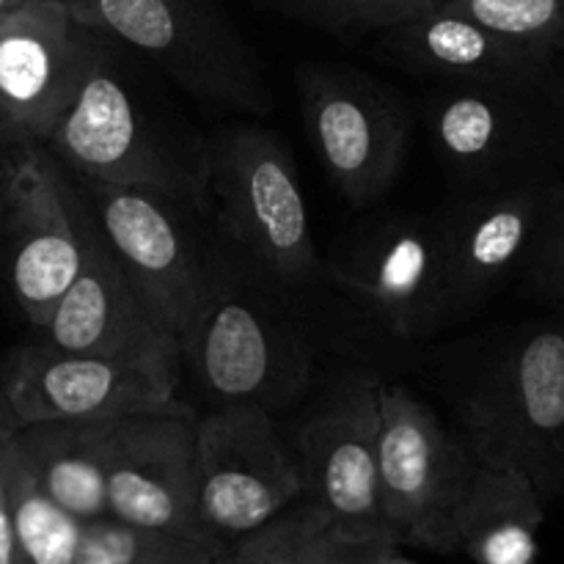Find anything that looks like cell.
I'll return each mask as SVG.
<instances>
[{
  "instance_id": "1",
  "label": "cell",
  "mask_w": 564,
  "mask_h": 564,
  "mask_svg": "<svg viewBox=\"0 0 564 564\" xmlns=\"http://www.w3.org/2000/svg\"><path fill=\"white\" fill-rule=\"evenodd\" d=\"M446 364L452 430L488 468L518 471L545 505L564 496V323H521Z\"/></svg>"
},
{
  "instance_id": "2",
  "label": "cell",
  "mask_w": 564,
  "mask_h": 564,
  "mask_svg": "<svg viewBox=\"0 0 564 564\" xmlns=\"http://www.w3.org/2000/svg\"><path fill=\"white\" fill-rule=\"evenodd\" d=\"M292 297L226 248L207 303L180 336L182 372L209 408L259 405L284 416L308 394L317 347Z\"/></svg>"
},
{
  "instance_id": "3",
  "label": "cell",
  "mask_w": 564,
  "mask_h": 564,
  "mask_svg": "<svg viewBox=\"0 0 564 564\" xmlns=\"http://www.w3.org/2000/svg\"><path fill=\"white\" fill-rule=\"evenodd\" d=\"M198 207L229 251L290 295L328 286L295 158L279 132L237 121L204 147Z\"/></svg>"
},
{
  "instance_id": "4",
  "label": "cell",
  "mask_w": 564,
  "mask_h": 564,
  "mask_svg": "<svg viewBox=\"0 0 564 564\" xmlns=\"http://www.w3.org/2000/svg\"><path fill=\"white\" fill-rule=\"evenodd\" d=\"M124 53V44L105 33L80 91L44 149L75 180L154 187L198 204L207 141L171 127Z\"/></svg>"
},
{
  "instance_id": "5",
  "label": "cell",
  "mask_w": 564,
  "mask_h": 564,
  "mask_svg": "<svg viewBox=\"0 0 564 564\" xmlns=\"http://www.w3.org/2000/svg\"><path fill=\"white\" fill-rule=\"evenodd\" d=\"M83 22L124 44L209 108L268 116L264 66L218 0H66Z\"/></svg>"
},
{
  "instance_id": "6",
  "label": "cell",
  "mask_w": 564,
  "mask_h": 564,
  "mask_svg": "<svg viewBox=\"0 0 564 564\" xmlns=\"http://www.w3.org/2000/svg\"><path fill=\"white\" fill-rule=\"evenodd\" d=\"M88 207L72 176L39 143L0 158V279L31 330L42 328L77 279Z\"/></svg>"
},
{
  "instance_id": "7",
  "label": "cell",
  "mask_w": 564,
  "mask_h": 564,
  "mask_svg": "<svg viewBox=\"0 0 564 564\" xmlns=\"http://www.w3.org/2000/svg\"><path fill=\"white\" fill-rule=\"evenodd\" d=\"M482 463L433 405L400 383L380 391V510L400 549L455 554V521Z\"/></svg>"
},
{
  "instance_id": "8",
  "label": "cell",
  "mask_w": 564,
  "mask_h": 564,
  "mask_svg": "<svg viewBox=\"0 0 564 564\" xmlns=\"http://www.w3.org/2000/svg\"><path fill=\"white\" fill-rule=\"evenodd\" d=\"M99 231L154 317L180 339L207 303L224 253H209L193 226L191 198L154 187L75 180Z\"/></svg>"
},
{
  "instance_id": "9",
  "label": "cell",
  "mask_w": 564,
  "mask_h": 564,
  "mask_svg": "<svg viewBox=\"0 0 564 564\" xmlns=\"http://www.w3.org/2000/svg\"><path fill=\"white\" fill-rule=\"evenodd\" d=\"M295 88L308 141L341 198L367 209L389 196L411 152V102L352 66L306 64Z\"/></svg>"
},
{
  "instance_id": "10",
  "label": "cell",
  "mask_w": 564,
  "mask_h": 564,
  "mask_svg": "<svg viewBox=\"0 0 564 564\" xmlns=\"http://www.w3.org/2000/svg\"><path fill=\"white\" fill-rule=\"evenodd\" d=\"M325 264L330 290L386 339L416 345L452 325L435 215L367 220Z\"/></svg>"
},
{
  "instance_id": "11",
  "label": "cell",
  "mask_w": 564,
  "mask_h": 564,
  "mask_svg": "<svg viewBox=\"0 0 564 564\" xmlns=\"http://www.w3.org/2000/svg\"><path fill=\"white\" fill-rule=\"evenodd\" d=\"M182 350L86 356L25 341L0 364V391L17 427L113 422L180 400Z\"/></svg>"
},
{
  "instance_id": "12",
  "label": "cell",
  "mask_w": 564,
  "mask_h": 564,
  "mask_svg": "<svg viewBox=\"0 0 564 564\" xmlns=\"http://www.w3.org/2000/svg\"><path fill=\"white\" fill-rule=\"evenodd\" d=\"M424 119L460 191L556 174L564 160V130L540 91L438 86Z\"/></svg>"
},
{
  "instance_id": "13",
  "label": "cell",
  "mask_w": 564,
  "mask_h": 564,
  "mask_svg": "<svg viewBox=\"0 0 564 564\" xmlns=\"http://www.w3.org/2000/svg\"><path fill=\"white\" fill-rule=\"evenodd\" d=\"M301 499V466L281 416L259 405L198 413V501L220 549Z\"/></svg>"
},
{
  "instance_id": "14",
  "label": "cell",
  "mask_w": 564,
  "mask_h": 564,
  "mask_svg": "<svg viewBox=\"0 0 564 564\" xmlns=\"http://www.w3.org/2000/svg\"><path fill=\"white\" fill-rule=\"evenodd\" d=\"M102 42L66 0H28L0 20V147L47 143Z\"/></svg>"
},
{
  "instance_id": "15",
  "label": "cell",
  "mask_w": 564,
  "mask_h": 564,
  "mask_svg": "<svg viewBox=\"0 0 564 564\" xmlns=\"http://www.w3.org/2000/svg\"><path fill=\"white\" fill-rule=\"evenodd\" d=\"M380 391L383 380L372 369L341 375L290 433L303 499L328 510L345 532H386L380 510Z\"/></svg>"
},
{
  "instance_id": "16",
  "label": "cell",
  "mask_w": 564,
  "mask_h": 564,
  "mask_svg": "<svg viewBox=\"0 0 564 564\" xmlns=\"http://www.w3.org/2000/svg\"><path fill=\"white\" fill-rule=\"evenodd\" d=\"M564 176L538 174L463 191L435 215L449 323H463L523 273Z\"/></svg>"
},
{
  "instance_id": "17",
  "label": "cell",
  "mask_w": 564,
  "mask_h": 564,
  "mask_svg": "<svg viewBox=\"0 0 564 564\" xmlns=\"http://www.w3.org/2000/svg\"><path fill=\"white\" fill-rule=\"evenodd\" d=\"M110 516L220 551L198 501V411L174 400L116 419L108 466Z\"/></svg>"
},
{
  "instance_id": "18",
  "label": "cell",
  "mask_w": 564,
  "mask_h": 564,
  "mask_svg": "<svg viewBox=\"0 0 564 564\" xmlns=\"http://www.w3.org/2000/svg\"><path fill=\"white\" fill-rule=\"evenodd\" d=\"M378 50L435 86L540 91L560 55L532 47L463 11L435 3L378 31Z\"/></svg>"
},
{
  "instance_id": "19",
  "label": "cell",
  "mask_w": 564,
  "mask_h": 564,
  "mask_svg": "<svg viewBox=\"0 0 564 564\" xmlns=\"http://www.w3.org/2000/svg\"><path fill=\"white\" fill-rule=\"evenodd\" d=\"M33 341L50 350L86 356H143L180 347V339L163 328L121 268L91 209L80 273L47 323L33 330Z\"/></svg>"
},
{
  "instance_id": "20",
  "label": "cell",
  "mask_w": 564,
  "mask_h": 564,
  "mask_svg": "<svg viewBox=\"0 0 564 564\" xmlns=\"http://www.w3.org/2000/svg\"><path fill=\"white\" fill-rule=\"evenodd\" d=\"M113 422H39L9 438L44 494L80 523L110 516L108 466Z\"/></svg>"
},
{
  "instance_id": "21",
  "label": "cell",
  "mask_w": 564,
  "mask_h": 564,
  "mask_svg": "<svg viewBox=\"0 0 564 564\" xmlns=\"http://www.w3.org/2000/svg\"><path fill=\"white\" fill-rule=\"evenodd\" d=\"M545 510L523 474L479 466L455 521V554L474 564H540Z\"/></svg>"
},
{
  "instance_id": "22",
  "label": "cell",
  "mask_w": 564,
  "mask_h": 564,
  "mask_svg": "<svg viewBox=\"0 0 564 564\" xmlns=\"http://www.w3.org/2000/svg\"><path fill=\"white\" fill-rule=\"evenodd\" d=\"M0 471L14 516L17 564L75 562L83 523L44 494L28 463L11 444L9 433L0 438Z\"/></svg>"
},
{
  "instance_id": "23",
  "label": "cell",
  "mask_w": 564,
  "mask_h": 564,
  "mask_svg": "<svg viewBox=\"0 0 564 564\" xmlns=\"http://www.w3.org/2000/svg\"><path fill=\"white\" fill-rule=\"evenodd\" d=\"M339 527L314 501L301 499L262 527L218 551L213 564H323Z\"/></svg>"
},
{
  "instance_id": "24",
  "label": "cell",
  "mask_w": 564,
  "mask_h": 564,
  "mask_svg": "<svg viewBox=\"0 0 564 564\" xmlns=\"http://www.w3.org/2000/svg\"><path fill=\"white\" fill-rule=\"evenodd\" d=\"M218 549L108 516L83 523L72 564H213Z\"/></svg>"
},
{
  "instance_id": "25",
  "label": "cell",
  "mask_w": 564,
  "mask_h": 564,
  "mask_svg": "<svg viewBox=\"0 0 564 564\" xmlns=\"http://www.w3.org/2000/svg\"><path fill=\"white\" fill-rule=\"evenodd\" d=\"M257 3L323 31L358 36V33L383 31L391 22L419 14L441 0H257Z\"/></svg>"
},
{
  "instance_id": "26",
  "label": "cell",
  "mask_w": 564,
  "mask_h": 564,
  "mask_svg": "<svg viewBox=\"0 0 564 564\" xmlns=\"http://www.w3.org/2000/svg\"><path fill=\"white\" fill-rule=\"evenodd\" d=\"M551 55H564V0H441Z\"/></svg>"
},
{
  "instance_id": "27",
  "label": "cell",
  "mask_w": 564,
  "mask_h": 564,
  "mask_svg": "<svg viewBox=\"0 0 564 564\" xmlns=\"http://www.w3.org/2000/svg\"><path fill=\"white\" fill-rule=\"evenodd\" d=\"M521 281L523 290L538 301L564 306V180L529 253Z\"/></svg>"
},
{
  "instance_id": "28",
  "label": "cell",
  "mask_w": 564,
  "mask_h": 564,
  "mask_svg": "<svg viewBox=\"0 0 564 564\" xmlns=\"http://www.w3.org/2000/svg\"><path fill=\"white\" fill-rule=\"evenodd\" d=\"M391 545L397 543L386 532H345L339 529L323 564H378Z\"/></svg>"
},
{
  "instance_id": "29",
  "label": "cell",
  "mask_w": 564,
  "mask_h": 564,
  "mask_svg": "<svg viewBox=\"0 0 564 564\" xmlns=\"http://www.w3.org/2000/svg\"><path fill=\"white\" fill-rule=\"evenodd\" d=\"M0 564H17V532L11 516L9 490H6L3 471H0Z\"/></svg>"
},
{
  "instance_id": "30",
  "label": "cell",
  "mask_w": 564,
  "mask_h": 564,
  "mask_svg": "<svg viewBox=\"0 0 564 564\" xmlns=\"http://www.w3.org/2000/svg\"><path fill=\"white\" fill-rule=\"evenodd\" d=\"M540 94H543V99L549 102L551 113L556 116V121H560V127L564 130V55H560V58L554 61V66H551V72H549V77H545Z\"/></svg>"
},
{
  "instance_id": "31",
  "label": "cell",
  "mask_w": 564,
  "mask_h": 564,
  "mask_svg": "<svg viewBox=\"0 0 564 564\" xmlns=\"http://www.w3.org/2000/svg\"><path fill=\"white\" fill-rule=\"evenodd\" d=\"M11 430H17V424H14V416H11L9 405H6L3 391H0V438H3L6 433H11Z\"/></svg>"
},
{
  "instance_id": "32",
  "label": "cell",
  "mask_w": 564,
  "mask_h": 564,
  "mask_svg": "<svg viewBox=\"0 0 564 564\" xmlns=\"http://www.w3.org/2000/svg\"><path fill=\"white\" fill-rule=\"evenodd\" d=\"M378 564H416V562H411V560H408V556H402L400 554V545H391V549L386 551L383 556H380Z\"/></svg>"
},
{
  "instance_id": "33",
  "label": "cell",
  "mask_w": 564,
  "mask_h": 564,
  "mask_svg": "<svg viewBox=\"0 0 564 564\" xmlns=\"http://www.w3.org/2000/svg\"><path fill=\"white\" fill-rule=\"evenodd\" d=\"M22 3H28V0H0V20H3L6 14H11L14 9H20Z\"/></svg>"
},
{
  "instance_id": "34",
  "label": "cell",
  "mask_w": 564,
  "mask_h": 564,
  "mask_svg": "<svg viewBox=\"0 0 564 564\" xmlns=\"http://www.w3.org/2000/svg\"><path fill=\"white\" fill-rule=\"evenodd\" d=\"M0 158H3V147H0Z\"/></svg>"
}]
</instances>
